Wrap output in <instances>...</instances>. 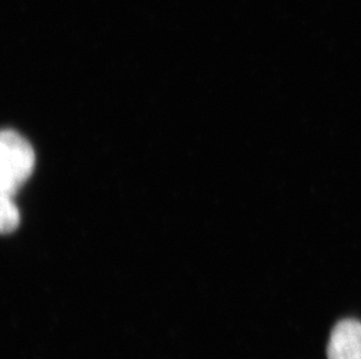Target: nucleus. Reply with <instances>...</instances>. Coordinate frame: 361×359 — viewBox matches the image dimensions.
Returning a JSON list of instances; mask_svg holds the SVG:
<instances>
[{"mask_svg": "<svg viewBox=\"0 0 361 359\" xmlns=\"http://www.w3.org/2000/svg\"><path fill=\"white\" fill-rule=\"evenodd\" d=\"M20 220L19 211L12 201V197L1 195V211H0V227L3 234H10L16 230Z\"/></svg>", "mask_w": 361, "mask_h": 359, "instance_id": "3", "label": "nucleus"}, {"mask_svg": "<svg viewBox=\"0 0 361 359\" xmlns=\"http://www.w3.org/2000/svg\"><path fill=\"white\" fill-rule=\"evenodd\" d=\"M35 152L20 134L5 130L0 137V188L1 195L13 196L31 175Z\"/></svg>", "mask_w": 361, "mask_h": 359, "instance_id": "1", "label": "nucleus"}, {"mask_svg": "<svg viewBox=\"0 0 361 359\" xmlns=\"http://www.w3.org/2000/svg\"><path fill=\"white\" fill-rule=\"evenodd\" d=\"M326 353L327 359H361V322L346 319L334 325Z\"/></svg>", "mask_w": 361, "mask_h": 359, "instance_id": "2", "label": "nucleus"}]
</instances>
